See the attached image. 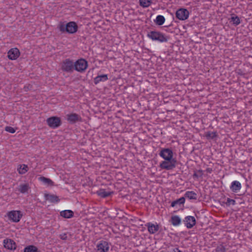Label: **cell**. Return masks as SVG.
I'll return each mask as SVG.
<instances>
[{"label":"cell","mask_w":252,"mask_h":252,"mask_svg":"<svg viewBox=\"0 0 252 252\" xmlns=\"http://www.w3.org/2000/svg\"><path fill=\"white\" fill-rule=\"evenodd\" d=\"M6 216L10 221L13 223H18L22 219L23 213L21 210H11L6 213Z\"/></svg>","instance_id":"6da1fadb"},{"label":"cell","mask_w":252,"mask_h":252,"mask_svg":"<svg viewBox=\"0 0 252 252\" xmlns=\"http://www.w3.org/2000/svg\"><path fill=\"white\" fill-rule=\"evenodd\" d=\"M147 37L154 41H158L160 42H165L168 41V38L161 32L153 31L147 34Z\"/></svg>","instance_id":"7a4b0ae2"},{"label":"cell","mask_w":252,"mask_h":252,"mask_svg":"<svg viewBox=\"0 0 252 252\" xmlns=\"http://www.w3.org/2000/svg\"><path fill=\"white\" fill-rule=\"evenodd\" d=\"M75 69L80 73L85 72L88 67V63L86 59L80 58L77 60L74 63Z\"/></svg>","instance_id":"3957f363"},{"label":"cell","mask_w":252,"mask_h":252,"mask_svg":"<svg viewBox=\"0 0 252 252\" xmlns=\"http://www.w3.org/2000/svg\"><path fill=\"white\" fill-rule=\"evenodd\" d=\"M74 62L73 60L68 59L63 61L61 65V68L63 72L71 73L75 69Z\"/></svg>","instance_id":"277c9868"},{"label":"cell","mask_w":252,"mask_h":252,"mask_svg":"<svg viewBox=\"0 0 252 252\" xmlns=\"http://www.w3.org/2000/svg\"><path fill=\"white\" fill-rule=\"evenodd\" d=\"M177 163V161L176 159L173 158L172 160H167V161L165 160L164 161H161V163H160L159 166L161 169H164V170H172L176 168Z\"/></svg>","instance_id":"5b68a950"},{"label":"cell","mask_w":252,"mask_h":252,"mask_svg":"<svg viewBox=\"0 0 252 252\" xmlns=\"http://www.w3.org/2000/svg\"><path fill=\"white\" fill-rule=\"evenodd\" d=\"M46 122L49 127L53 129H56L60 127L62 124V120L60 117L54 116L49 117Z\"/></svg>","instance_id":"8992f818"},{"label":"cell","mask_w":252,"mask_h":252,"mask_svg":"<svg viewBox=\"0 0 252 252\" xmlns=\"http://www.w3.org/2000/svg\"><path fill=\"white\" fill-rule=\"evenodd\" d=\"M3 246L9 251H14L17 248V245L13 240L10 238H5L3 241Z\"/></svg>","instance_id":"52a82bcc"},{"label":"cell","mask_w":252,"mask_h":252,"mask_svg":"<svg viewBox=\"0 0 252 252\" xmlns=\"http://www.w3.org/2000/svg\"><path fill=\"white\" fill-rule=\"evenodd\" d=\"M176 16L179 20L185 21L189 17L190 12L187 9L184 8H181L176 12Z\"/></svg>","instance_id":"ba28073f"},{"label":"cell","mask_w":252,"mask_h":252,"mask_svg":"<svg viewBox=\"0 0 252 252\" xmlns=\"http://www.w3.org/2000/svg\"><path fill=\"white\" fill-rule=\"evenodd\" d=\"M159 156L164 160H170L173 158L174 153L172 149L168 148H163L160 151Z\"/></svg>","instance_id":"9c48e42d"},{"label":"cell","mask_w":252,"mask_h":252,"mask_svg":"<svg viewBox=\"0 0 252 252\" xmlns=\"http://www.w3.org/2000/svg\"><path fill=\"white\" fill-rule=\"evenodd\" d=\"M197 221L195 217L191 215L186 216L183 219V224L185 227L187 229H190L193 228L196 225Z\"/></svg>","instance_id":"30bf717a"},{"label":"cell","mask_w":252,"mask_h":252,"mask_svg":"<svg viewBox=\"0 0 252 252\" xmlns=\"http://www.w3.org/2000/svg\"><path fill=\"white\" fill-rule=\"evenodd\" d=\"M20 51L18 48H14L9 50L7 53L8 59L10 60L15 61L20 56Z\"/></svg>","instance_id":"8fae6325"},{"label":"cell","mask_w":252,"mask_h":252,"mask_svg":"<svg viewBox=\"0 0 252 252\" xmlns=\"http://www.w3.org/2000/svg\"><path fill=\"white\" fill-rule=\"evenodd\" d=\"M110 246L108 241L101 240L97 244L96 249L101 252H108L110 250Z\"/></svg>","instance_id":"7c38bea8"},{"label":"cell","mask_w":252,"mask_h":252,"mask_svg":"<svg viewBox=\"0 0 252 252\" xmlns=\"http://www.w3.org/2000/svg\"><path fill=\"white\" fill-rule=\"evenodd\" d=\"M45 200L51 204H57L60 201V199L57 195L50 193H44V194Z\"/></svg>","instance_id":"4fadbf2b"},{"label":"cell","mask_w":252,"mask_h":252,"mask_svg":"<svg viewBox=\"0 0 252 252\" xmlns=\"http://www.w3.org/2000/svg\"><path fill=\"white\" fill-rule=\"evenodd\" d=\"M147 230L150 234H154L157 233L160 229L159 224L155 222H150L146 224Z\"/></svg>","instance_id":"5bb4252c"},{"label":"cell","mask_w":252,"mask_h":252,"mask_svg":"<svg viewBox=\"0 0 252 252\" xmlns=\"http://www.w3.org/2000/svg\"><path fill=\"white\" fill-rule=\"evenodd\" d=\"M78 30V26L74 21H70L66 24V32L68 33H76Z\"/></svg>","instance_id":"9a60e30c"},{"label":"cell","mask_w":252,"mask_h":252,"mask_svg":"<svg viewBox=\"0 0 252 252\" xmlns=\"http://www.w3.org/2000/svg\"><path fill=\"white\" fill-rule=\"evenodd\" d=\"M67 121L71 123H76L82 121L80 115L76 113H70L66 116Z\"/></svg>","instance_id":"2e32d148"},{"label":"cell","mask_w":252,"mask_h":252,"mask_svg":"<svg viewBox=\"0 0 252 252\" xmlns=\"http://www.w3.org/2000/svg\"><path fill=\"white\" fill-rule=\"evenodd\" d=\"M229 188L232 192L234 193H237L241 191L242 188V185L240 181H238V180H234L230 183Z\"/></svg>","instance_id":"e0dca14e"},{"label":"cell","mask_w":252,"mask_h":252,"mask_svg":"<svg viewBox=\"0 0 252 252\" xmlns=\"http://www.w3.org/2000/svg\"><path fill=\"white\" fill-rule=\"evenodd\" d=\"M96 195L99 196L100 197L102 198H107L112 196L114 193V192L112 191H109L108 190L105 189H101L98 191H97L96 193Z\"/></svg>","instance_id":"ac0fdd59"},{"label":"cell","mask_w":252,"mask_h":252,"mask_svg":"<svg viewBox=\"0 0 252 252\" xmlns=\"http://www.w3.org/2000/svg\"><path fill=\"white\" fill-rule=\"evenodd\" d=\"M229 20V22L235 27L238 26L240 24L241 22L240 17L234 13H232L230 14Z\"/></svg>","instance_id":"d6986e66"},{"label":"cell","mask_w":252,"mask_h":252,"mask_svg":"<svg viewBox=\"0 0 252 252\" xmlns=\"http://www.w3.org/2000/svg\"><path fill=\"white\" fill-rule=\"evenodd\" d=\"M218 136V133L216 131H208L204 134V137L209 140H217Z\"/></svg>","instance_id":"ffe728a7"},{"label":"cell","mask_w":252,"mask_h":252,"mask_svg":"<svg viewBox=\"0 0 252 252\" xmlns=\"http://www.w3.org/2000/svg\"><path fill=\"white\" fill-rule=\"evenodd\" d=\"M29 170V167L27 164H20L17 167V172L20 175H24L27 173Z\"/></svg>","instance_id":"44dd1931"},{"label":"cell","mask_w":252,"mask_h":252,"mask_svg":"<svg viewBox=\"0 0 252 252\" xmlns=\"http://www.w3.org/2000/svg\"><path fill=\"white\" fill-rule=\"evenodd\" d=\"M38 180L43 184L47 186L48 187H53L55 186V183L50 178H47L45 176H40L38 177Z\"/></svg>","instance_id":"7402d4cb"},{"label":"cell","mask_w":252,"mask_h":252,"mask_svg":"<svg viewBox=\"0 0 252 252\" xmlns=\"http://www.w3.org/2000/svg\"><path fill=\"white\" fill-rule=\"evenodd\" d=\"M186 202V198L185 197H181L178 198L172 201L170 205L172 208H174L179 206H184Z\"/></svg>","instance_id":"603a6c76"},{"label":"cell","mask_w":252,"mask_h":252,"mask_svg":"<svg viewBox=\"0 0 252 252\" xmlns=\"http://www.w3.org/2000/svg\"><path fill=\"white\" fill-rule=\"evenodd\" d=\"M108 80V74H104L97 76L94 79V83L95 85H97L101 82H106Z\"/></svg>","instance_id":"cb8c5ba5"},{"label":"cell","mask_w":252,"mask_h":252,"mask_svg":"<svg viewBox=\"0 0 252 252\" xmlns=\"http://www.w3.org/2000/svg\"><path fill=\"white\" fill-rule=\"evenodd\" d=\"M184 197L190 201H196L198 198V196L195 191H188L185 193Z\"/></svg>","instance_id":"d4e9b609"},{"label":"cell","mask_w":252,"mask_h":252,"mask_svg":"<svg viewBox=\"0 0 252 252\" xmlns=\"http://www.w3.org/2000/svg\"><path fill=\"white\" fill-rule=\"evenodd\" d=\"M61 216L65 219H71L74 216V213L72 210H65L62 211L60 212Z\"/></svg>","instance_id":"484cf974"},{"label":"cell","mask_w":252,"mask_h":252,"mask_svg":"<svg viewBox=\"0 0 252 252\" xmlns=\"http://www.w3.org/2000/svg\"><path fill=\"white\" fill-rule=\"evenodd\" d=\"M181 219L178 215H173L170 219V222L174 227H178L181 224Z\"/></svg>","instance_id":"4316f807"},{"label":"cell","mask_w":252,"mask_h":252,"mask_svg":"<svg viewBox=\"0 0 252 252\" xmlns=\"http://www.w3.org/2000/svg\"><path fill=\"white\" fill-rule=\"evenodd\" d=\"M29 188L30 186L28 183H27V182H25V183H21L19 185L18 190L19 192L21 193H25L28 192Z\"/></svg>","instance_id":"83f0119b"},{"label":"cell","mask_w":252,"mask_h":252,"mask_svg":"<svg viewBox=\"0 0 252 252\" xmlns=\"http://www.w3.org/2000/svg\"><path fill=\"white\" fill-rule=\"evenodd\" d=\"M154 22L155 24L158 26H162L165 24V18L164 16L161 15H158L154 19Z\"/></svg>","instance_id":"f1b7e54d"},{"label":"cell","mask_w":252,"mask_h":252,"mask_svg":"<svg viewBox=\"0 0 252 252\" xmlns=\"http://www.w3.org/2000/svg\"><path fill=\"white\" fill-rule=\"evenodd\" d=\"M140 6L143 8H148L152 4V0H139Z\"/></svg>","instance_id":"f546056e"},{"label":"cell","mask_w":252,"mask_h":252,"mask_svg":"<svg viewBox=\"0 0 252 252\" xmlns=\"http://www.w3.org/2000/svg\"><path fill=\"white\" fill-rule=\"evenodd\" d=\"M204 175V172L202 170L199 169V170H195L193 172V178L196 180H198L200 178L202 177V176Z\"/></svg>","instance_id":"4dcf8cb0"},{"label":"cell","mask_w":252,"mask_h":252,"mask_svg":"<svg viewBox=\"0 0 252 252\" xmlns=\"http://www.w3.org/2000/svg\"><path fill=\"white\" fill-rule=\"evenodd\" d=\"M38 251V249L37 248V247H36L35 245H29L25 248L24 249V252H36Z\"/></svg>","instance_id":"1f68e13d"},{"label":"cell","mask_w":252,"mask_h":252,"mask_svg":"<svg viewBox=\"0 0 252 252\" xmlns=\"http://www.w3.org/2000/svg\"><path fill=\"white\" fill-rule=\"evenodd\" d=\"M5 130L6 132H8L9 133H12V134H14L16 133L17 129L14 128H13V127H10V126H6V127H5Z\"/></svg>","instance_id":"d6a6232c"},{"label":"cell","mask_w":252,"mask_h":252,"mask_svg":"<svg viewBox=\"0 0 252 252\" xmlns=\"http://www.w3.org/2000/svg\"><path fill=\"white\" fill-rule=\"evenodd\" d=\"M59 237L60 239L62 240H67L68 237V233L67 232L62 233L60 235H59Z\"/></svg>","instance_id":"836d02e7"},{"label":"cell","mask_w":252,"mask_h":252,"mask_svg":"<svg viewBox=\"0 0 252 252\" xmlns=\"http://www.w3.org/2000/svg\"><path fill=\"white\" fill-rule=\"evenodd\" d=\"M227 204L228 205H234L236 204V201H234V200H232V199H230V198H228V200H227Z\"/></svg>","instance_id":"e575fe53"},{"label":"cell","mask_w":252,"mask_h":252,"mask_svg":"<svg viewBox=\"0 0 252 252\" xmlns=\"http://www.w3.org/2000/svg\"><path fill=\"white\" fill-rule=\"evenodd\" d=\"M60 28V31H62V32H65V31H66V25H65L64 23H62V24L60 26V28Z\"/></svg>","instance_id":"d590c367"}]
</instances>
